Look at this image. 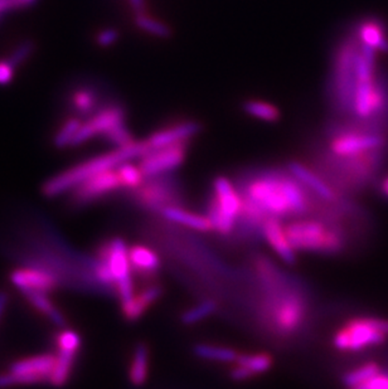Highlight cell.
<instances>
[{
	"label": "cell",
	"instance_id": "obj_1",
	"mask_svg": "<svg viewBox=\"0 0 388 389\" xmlns=\"http://www.w3.org/2000/svg\"><path fill=\"white\" fill-rule=\"evenodd\" d=\"M240 194L242 201L267 218L298 217L309 212L312 207L307 187L290 172L256 173L245 179Z\"/></svg>",
	"mask_w": 388,
	"mask_h": 389
},
{
	"label": "cell",
	"instance_id": "obj_2",
	"mask_svg": "<svg viewBox=\"0 0 388 389\" xmlns=\"http://www.w3.org/2000/svg\"><path fill=\"white\" fill-rule=\"evenodd\" d=\"M146 151L148 148L145 141H135L125 148H117L110 153L83 161L81 164L59 173L56 177L47 180L43 185V194L47 197H57L66 192H72L77 185L83 183L87 179L95 177L100 173L116 169L117 166L135 158H143Z\"/></svg>",
	"mask_w": 388,
	"mask_h": 389
},
{
	"label": "cell",
	"instance_id": "obj_3",
	"mask_svg": "<svg viewBox=\"0 0 388 389\" xmlns=\"http://www.w3.org/2000/svg\"><path fill=\"white\" fill-rule=\"evenodd\" d=\"M358 35H351L336 48L329 82V101L336 115L346 117L353 115L354 93L357 87V63L360 57Z\"/></svg>",
	"mask_w": 388,
	"mask_h": 389
},
{
	"label": "cell",
	"instance_id": "obj_4",
	"mask_svg": "<svg viewBox=\"0 0 388 389\" xmlns=\"http://www.w3.org/2000/svg\"><path fill=\"white\" fill-rule=\"evenodd\" d=\"M285 232L295 251L336 255L346 248V235L339 224L300 218L286 224Z\"/></svg>",
	"mask_w": 388,
	"mask_h": 389
},
{
	"label": "cell",
	"instance_id": "obj_5",
	"mask_svg": "<svg viewBox=\"0 0 388 389\" xmlns=\"http://www.w3.org/2000/svg\"><path fill=\"white\" fill-rule=\"evenodd\" d=\"M262 310L269 327L281 337L294 335L307 319V303L294 290L271 292Z\"/></svg>",
	"mask_w": 388,
	"mask_h": 389
},
{
	"label": "cell",
	"instance_id": "obj_6",
	"mask_svg": "<svg viewBox=\"0 0 388 389\" xmlns=\"http://www.w3.org/2000/svg\"><path fill=\"white\" fill-rule=\"evenodd\" d=\"M388 340V319L363 316L348 320L333 337L341 352H362L381 347Z\"/></svg>",
	"mask_w": 388,
	"mask_h": 389
},
{
	"label": "cell",
	"instance_id": "obj_7",
	"mask_svg": "<svg viewBox=\"0 0 388 389\" xmlns=\"http://www.w3.org/2000/svg\"><path fill=\"white\" fill-rule=\"evenodd\" d=\"M242 211V197L225 177L216 178L213 193L207 204V214L213 231L221 235H231Z\"/></svg>",
	"mask_w": 388,
	"mask_h": 389
},
{
	"label": "cell",
	"instance_id": "obj_8",
	"mask_svg": "<svg viewBox=\"0 0 388 389\" xmlns=\"http://www.w3.org/2000/svg\"><path fill=\"white\" fill-rule=\"evenodd\" d=\"M96 257L100 258L114 277L116 296L120 303L130 301L135 295V285L133 280V269L129 258V248L125 240L115 237L106 240L96 251Z\"/></svg>",
	"mask_w": 388,
	"mask_h": 389
},
{
	"label": "cell",
	"instance_id": "obj_9",
	"mask_svg": "<svg viewBox=\"0 0 388 389\" xmlns=\"http://www.w3.org/2000/svg\"><path fill=\"white\" fill-rule=\"evenodd\" d=\"M56 366V355H32L11 364L8 372L0 373V389L23 384L49 382Z\"/></svg>",
	"mask_w": 388,
	"mask_h": 389
},
{
	"label": "cell",
	"instance_id": "obj_10",
	"mask_svg": "<svg viewBox=\"0 0 388 389\" xmlns=\"http://www.w3.org/2000/svg\"><path fill=\"white\" fill-rule=\"evenodd\" d=\"M134 197L141 206L159 212L168 207H180L182 203L180 185L169 174L145 178L144 183L134 190Z\"/></svg>",
	"mask_w": 388,
	"mask_h": 389
},
{
	"label": "cell",
	"instance_id": "obj_11",
	"mask_svg": "<svg viewBox=\"0 0 388 389\" xmlns=\"http://www.w3.org/2000/svg\"><path fill=\"white\" fill-rule=\"evenodd\" d=\"M57 354L56 366L53 369L49 383L53 387H64L70 381L75 366L76 355L81 347V338L78 332L72 329H64L57 334L56 339Z\"/></svg>",
	"mask_w": 388,
	"mask_h": 389
},
{
	"label": "cell",
	"instance_id": "obj_12",
	"mask_svg": "<svg viewBox=\"0 0 388 389\" xmlns=\"http://www.w3.org/2000/svg\"><path fill=\"white\" fill-rule=\"evenodd\" d=\"M189 140L174 144L170 146L151 150L141 158L140 170L145 178L157 177L177 169L186 159L187 149Z\"/></svg>",
	"mask_w": 388,
	"mask_h": 389
},
{
	"label": "cell",
	"instance_id": "obj_13",
	"mask_svg": "<svg viewBox=\"0 0 388 389\" xmlns=\"http://www.w3.org/2000/svg\"><path fill=\"white\" fill-rule=\"evenodd\" d=\"M120 188H122V185L117 170L111 169L107 172L100 173L77 185L72 190L71 201L75 206H86Z\"/></svg>",
	"mask_w": 388,
	"mask_h": 389
},
{
	"label": "cell",
	"instance_id": "obj_14",
	"mask_svg": "<svg viewBox=\"0 0 388 389\" xmlns=\"http://www.w3.org/2000/svg\"><path fill=\"white\" fill-rule=\"evenodd\" d=\"M124 120H125V111L122 106L112 105L99 110L98 112H95L90 120L82 124L72 141V145H81L95 135H105L112 127L124 124Z\"/></svg>",
	"mask_w": 388,
	"mask_h": 389
},
{
	"label": "cell",
	"instance_id": "obj_15",
	"mask_svg": "<svg viewBox=\"0 0 388 389\" xmlns=\"http://www.w3.org/2000/svg\"><path fill=\"white\" fill-rule=\"evenodd\" d=\"M11 281L19 291L25 294L30 292H41L51 294L61 286L57 279L45 269L23 266L20 269H14L11 274Z\"/></svg>",
	"mask_w": 388,
	"mask_h": 389
},
{
	"label": "cell",
	"instance_id": "obj_16",
	"mask_svg": "<svg viewBox=\"0 0 388 389\" xmlns=\"http://www.w3.org/2000/svg\"><path fill=\"white\" fill-rule=\"evenodd\" d=\"M199 130H201V125L197 122L184 121V122L174 124L163 130L154 132L151 137L145 140V144H146L148 151L160 149V148L170 146V145L180 143V141L191 140V138H193Z\"/></svg>",
	"mask_w": 388,
	"mask_h": 389
},
{
	"label": "cell",
	"instance_id": "obj_17",
	"mask_svg": "<svg viewBox=\"0 0 388 389\" xmlns=\"http://www.w3.org/2000/svg\"><path fill=\"white\" fill-rule=\"evenodd\" d=\"M262 236L284 262L288 265H295V250L290 245L289 238L285 232V227L278 218H267L262 224Z\"/></svg>",
	"mask_w": 388,
	"mask_h": 389
},
{
	"label": "cell",
	"instance_id": "obj_18",
	"mask_svg": "<svg viewBox=\"0 0 388 389\" xmlns=\"http://www.w3.org/2000/svg\"><path fill=\"white\" fill-rule=\"evenodd\" d=\"M288 170L322 199L327 202L338 201L336 189L333 188L331 184L327 183L323 177L317 174L315 170L309 169L307 166L299 161H290L288 164Z\"/></svg>",
	"mask_w": 388,
	"mask_h": 389
},
{
	"label": "cell",
	"instance_id": "obj_19",
	"mask_svg": "<svg viewBox=\"0 0 388 389\" xmlns=\"http://www.w3.org/2000/svg\"><path fill=\"white\" fill-rule=\"evenodd\" d=\"M163 287L158 284H148L139 292H135L134 298L128 303H122V311L124 318L128 321L139 320L140 318L146 313V310L151 308L162 298Z\"/></svg>",
	"mask_w": 388,
	"mask_h": 389
},
{
	"label": "cell",
	"instance_id": "obj_20",
	"mask_svg": "<svg viewBox=\"0 0 388 389\" xmlns=\"http://www.w3.org/2000/svg\"><path fill=\"white\" fill-rule=\"evenodd\" d=\"M129 258L133 274L141 279H151L160 269V260L155 251L144 245H135L129 248Z\"/></svg>",
	"mask_w": 388,
	"mask_h": 389
},
{
	"label": "cell",
	"instance_id": "obj_21",
	"mask_svg": "<svg viewBox=\"0 0 388 389\" xmlns=\"http://www.w3.org/2000/svg\"><path fill=\"white\" fill-rule=\"evenodd\" d=\"M357 35L365 46L372 47L376 51H388L387 29L382 21L377 18H368L358 24Z\"/></svg>",
	"mask_w": 388,
	"mask_h": 389
},
{
	"label": "cell",
	"instance_id": "obj_22",
	"mask_svg": "<svg viewBox=\"0 0 388 389\" xmlns=\"http://www.w3.org/2000/svg\"><path fill=\"white\" fill-rule=\"evenodd\" d=\"M159 213L170 222L184 226L188 228L196 229V231H201V232L213 231L212 223L209 222L208 218L206 216L188 212V211L182 209L180 207H168V208L162 209Z\"/></svg>",
	"mask_w": 388,
	"mask_h": 389
},
{
	"label": "cell",
	"instance_id": "obj_23",
	"mask_svg": "<svg viewBox=\"0 0 388 389\" xmlns=\"http://www.w3.org/2000/svg\"><path fill=\"white\" fill-rule=\"evenodd\" d=\"M149 348L145 343H139L134 348L133 356L129 366V379L134 385L140 387L146 382L149 374Z\"/></svg>",
	"mask_w": 388,
	"mask_h": 389
},
{
	"label": "cell",
	"instance_id": "obj_24",
	"mask_svg": "<svg viewBox=\"0 0 388 389\" xmlns=\"http://www.w3.org/2000/svg\"><path fill=\"white\" fill-rule=\"evenodd\" d=\"M25 298H27L29 303H32L33 308H35L42 314L46 315L47 318L52 321L53 324H56L57 327H64L66 320H64V314L49 300L48 294L30 292V294H25Z\"/></svg>",
	"mask_w": 388,
	"mask_h": 389
},
{
	"label": "cell",
	"instance_id": "obj_25",
	"mask_svg": "<svg viewBox=\"0 0 388 389\" xmlns=\"http://www.w3.org/2000/svg\"><path fill=\"white\" fill-rule=\"evenodd\" d=\"M193 352L198 358H202L206 361H221V363H236L240 354L232 348L211 345V344H197L193 348Z\"/></svg>",
	"mask_w": 388,
	"mask_h": 389
},
{
	"label": "cell",
	"instance_id": "obj_26",
	"mask_svg": "<svg viewBox=\"0 0 388 389\" xmlns=\"http://www.w3.org/2000/svg\"><path fill=\"white\" fill-rule=\"evenodd\" d=\"M236 364L245 366L252 378L269 372L274 364V358L267 353H256V354H238Z\"/></svg>",
	"mask_w": 388,
	"mask_h": 389
},
{
	"label": "cell",
	"instance_id": "obj_27",
	"mask_svg": "<svg viewBox=\"0 0 388 389\" xmlns=\"http://www.w3.org/2000/svg\"><path fill=\"white\" fill-rule=\"evenodd\" d=\"M380 371H382V366H380L377 361H365L363 364L346 373L342 377V383L348 389L353 388L355 385L363 383L367 379L373 377Z\"/></svg>",
	"mask_w": 388,
	"mask_h": 389
},
{
	"label": "cell",
	"instance_id": "obj_28",
	"mask_svg": "<svg viewBox=\"0 0 388 389\" xmlns=\"http://www.w3.org/2000/svg\"><path fill=\"white\" fill-rule=\"evenodd\" d=\"M217 310V303L213 300H204L202 303H198L191 309L184 311L180 316V321L184 325H194L199 321L204 320L213 315Z\"/></svg>",
	"mask_w": 388,
	"mask_h": 389
},
{
	"label": "cell",
	"instance_id": "obj_29",
	"mask_svg": "<svg viewBox=\"0 0 388 389\" xmlns=\"http://www.w3.org/2000/svg\"><path fill=\"white\" fill-rule=\"evenodd\" d=\"M120 182H122V188L135 189L139 188L141 184L144 183L145 177L143 172L140 170L139 166H133L130 163H124L122 166L116 168Z\"/></svg>",
	"mask_w": 388,
	"mask_h": 389
},
{
	"label": "cell",
	"instance_id": "obj_30",
	"mask_svg": "<svg viewBox=\"0 0 388 389\" xmlns=\"http://www.w3.org/2000/svg\"><path fill=\"white\" fill-rule=\"evenodd\" d=\"M244 110L254 117H259L261 120L270 121V122L278 120V117H280L278 108H275L270 103H262V101H255V100L246 101Z\"/></svg>",
	"mask_w": 388,
	"mask_h": 389
},
{
	"label": "cell",
	"instance_id": "obj_31",
	"mask_svg": "<svg viewBox=\"0 0 388 389\" xmlns=\"http://www.w3.org/2000/svg\"><path fill=\"white\" fill-rule=\"evenodd\" d=\"M81 125V121L76 119V117H72L70 120L66 121L64 125L61 127V130L57 132V135L54 137V145L57 148H64V146L72 145V141H74V139L77 135Z\"/></svg>",
	"mask_w": 388,
	"mask_h": 389
},
{
	"label": "cell",
	"instance_id": "obj_32",
	"mask_svg": "<svg viewBox=\"0 0 388 389\" xmlns=\"http://www.w3.org/2000/svg\"><path fill=\"white\" fill-rule=\"evenodd\" d=\"M135 23L140 29H143L151 35H158V37H169L170 35L169 27L157 19H153L149 16L138 14V17L135 19Z\"/></svg>",
	"mask_w": 388,
	"mask_h": 389
},
{
	"label": "cell",
	"instance_id": "obj_33",
	"mask_svg": "<svg viewBox=\"0 0 388 389\" xmlns=\"http://www.w3.org/2000/svg\"><path fill=\"white\" fill-rule=\"evenodd\" d=\"M105 138L107 139L110 143L116 145V148H125V146H129V145L135 143L131 134L129 132L128 129L125 127L124 124L112 127L111 130L105 134Z\"/></svg>",
	"mask_w": 388,
	"mask_h": 389
},
{
	"label": "cell",
	"instance_id": "obj_34",
	"mask_svg": "<svg viewBox=\"0 0 388 389\" xmlns=\"http://www.w3.org/2000/svg\"><path fill=\"white\" fill-rule=\"evenodd\" d=\"M74 105L76 110L82 114H88L96 110V96L93 91L80 90L74 95Z\"/></svg>",
	"mask_w": 388,
	"mask_h": 389
},
{
	"label": "cell",
	"instance_id": "obj_35",
	"mask_svg": "<svg viewBox=\"0 0 388 389\" xmlns=\"http://www.w3.org/2000/svg\"><path fill=\"white\" fill-rule=\"evenodd\" d=\"M351 389H388L387 369H383L382 368V371H380L373 377Z\"/></svg>",
	"mask_w": 388,
	"mask_h": 389
},
{
	"label": "cell",
	"instance_id": "obj_36",
	"mask_svg": "<svg viewBox=\"0 0 388 389\" xmlns=\"http://www.w3.org/2000/svg\"><path fill=\"white\" fill-rule=\"evenodd\" d=\"M33 50H35V45H33V42H30V40H25V42H23V43H20L19 46L13 51L12 54H11V57H9V62L12 63L13 66L14 67H17V66H19L20 63H23L27 58L32 54V52H33Z\"/></svg>",
	"mask_w": 388,
	"mask_h": 389
},
{
	"label": "cell",
	"instance_id": "obj_37",
	"mask_svg": "<svg viewBox=\"0 0 388 389\" xmlns=\"http://www.w3.org/2000/svg\"><path fill=\"white\" fill-rule=\"evenodd\" d=\"M14 66L9 61H0V85H6L14 75Z\"/></svg>",
	"mask_w": 388,
	"mask_h": 389
},
{
	"label": "cell",
	"instance_id": "obj_38",
	"mask_svg": "<svg viewBox=\"0 0 388 389\" xmlns=\"http://www.w3.org/2000/svg\"><path fill=\"white\" fill-rule=\"evenodd\" d=\"M117 40V32L114 29H105L98 35L100 46H111Z\"/></svg>",
	"mask_w": 388,
	"mask_h": 389
},
{
	"label": "cell",
	"instance_id": "obj_39",
	"mask_svg": "<svg viewBox=\"0 0 388 389\" xmlns=\"http://www.w3.org/2000/svg\"><path fill=\"white\" fill-rule=\"evenodd\" d=\"M22 6H25L23 0H0V14Z\"/></svg>",
	"mask_w": 388,
	"mask_h": 389
},
{
	"label": "cell",
	"instance_id": "obj_40",
	"mask_svg": "<svg viewBox=\"0 0 388 389\" xmlns=\"http://www.w3.org/2000/svg\"><path fill=\"white\" fill-rule=\"evenodd\" d=\"M6 303H8V296H6V292L0 291V319L6 311Z\"/></svg>",
	"mask_w": 388,
	"mask_h": 389
},
{
	"label": "cell",
	"instance_id": "obj_41",
	"mask_svg": "<svg viewBox=\"0 0 388 389\" xmlns=\"http://www.w3.org/2000/svg\"><path fill=\"white\" fill-rule=\"evenodd\" d=\"M380 192H381V194L384 198H387L388 199V175L384 179H382V182L380 183Z\"/></svg>",
	"mask_w": 388,
	"mask_h": 389
},
{
	"label": "cell",
	"instance_id": "obj_42",
	"mask_svg": "<svg viewBox=\"0 0 388 389\" xmlns=\"http://www.w3.org/2000/svg\"><path fill=\"white\" fill-rule=\"evenodd\" d=\"M24 4L25 6H29V4H32V3H35V0H23Z\"/></svg>",
	"mask_w": 388,
	"mask_h": 389
}]
</instances>
